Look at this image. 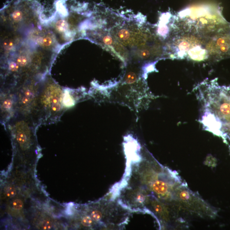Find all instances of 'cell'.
<instances>
[{"mask_svg":"<svg viewBox=\"0 0 230 230\" xmlns=\"http://www.w3.org/2000/svg\"><path fill=\"white\" fill-rule=\"evenodd\" d=\"M140 74V68L132 65L129 66L127 69L123 82L129 84L135 83L139 80Z\"/></svg>","mask_w":230,"mask_h":230,"instance_id":"obj_10","label":"cell"},{"mask_svg":"<svg viewBox=\"0 0 230 230\" xmlns=\"http://www.w3.org/2000/svg\"><path fill=\"white\" fill-rule=\"evenodd\" d=\"M173 197L181 208L201 217H214L216 215V212L211 206L183 184L175 189Z\"/></svg>","mask_w":230,"mask_h":230,"instance_id":"obj_4","label":"cell"},{"mask_svg":"<svg viewBox=\"0 0 230 230\" xmlns=\"http://www.w3.org/2000/svg\"><path fill=\"white\" fill-rule=\"evenodd\" d=\"M42 229L44 230H49L52 227V224L49 220H45L42 224Z\"/></svg>","mask_w":230,"mask_h":230,"instance_id":"obj_21","label":"cell"},{"mask_svg":"<svg viewBox=\"0 0 230 230\" xmlns=\"http://www.w3.org/2000/svg\"><path fill=\"white\" fill-rule=\"evenodd\" d=\"M102 214L100 211L94 210L90 213V217L93 221H100L102 218Z\"/></svg>","mask_w":230,"mask_h":230,"instance_id":"obj_13","label":"cell"},{"mask_svg":"<svg viewBox=\"0 0 230 230\" xmlns=\"http://www.w3.org/2000/svg\"><path fill=\"white\" fill-rule=\"evenodd\" d=\"M17 115V101L15 85L4 86L1 92V122L5 128Z\"/></svg>","mask_w":230,"mask_h":230,"instance_id":"obj_7","label":"cell"},{"mask_svg":"<svg viewBox=\"0 0 230 230\" xmlns=\"http://www.w3.org/2000/svg\"><path fill=\"white\" fill-rule=\"evenodd\" d=\"M12 208L16 210H20L23 208L24 202L21 199H16L14 200L12 203Z\"/></svg>","mask_w":230,"mask_h":230,"instance_id":"obj_15","label":"cell"},{"mask_svg":"<svg viewBox=\"0 0 230 230\" xmlns=\"http://www.w3.org/2000/svg\"><path fill=\"white\" fill-rule=\"evenodd\" d=\"M204 164L209 167H215L217 165V160L212 156H208L207 157Z\"/></svg>","mask_w":230,"mask_h":230,"instance_id":"obj_16","label":"cell"},{"mask_svg":"<svg viewBox=\"0 0 230 230\" xmlns=\"http://www.w3.org/2000/svg\"><path fill=\"white\" fill-rule=\"evenodd\" d=\"M41 85L25 83L15 85L17 101V114L31 118L32 120Z\"/></svg>","mask_w":230,"mask_h":230,"instance_id":"obj_5","label":"cell"},{"mask_svg":"<svg viewBox=\"0 0 230 230\" xmlns=\"http://www.w3.org/2000/svg\"><path fill=\"white\" fill-rule=\"evenodd\" d=\"M17 64L19 67H24L27 64V59L26 57L21 56L19 57L17 60Z\"/></svg>","mask_w":230,"mask_h":230,"instance_id":"obj_18","label":"cell"},{"mask_svg":"<svg viewBox=\"0 0 230 230\" xmlns=\"http://www.w3.org/2000/svg\"><path fill=\"white\" fill-rule=\"evenodd\" d=\"M9 68L10 71L14 72L17 71L19 67L16 62H12L9 63Z\"/></svg>","mask_w":230,"mask_h":230,"instance_id":"obj_23","label":"cell"},{"mask_svg":"<svg viewBox=\"0 0 230 230\" xmlns=\"http://www.w3.org/2000/svg\"><path fill=\"white\" fill-rule=\"evenodd\" d=\"M39 43L43 46H49L52 43V40L49 37H46L44 38L39 39Z\"/></svg>","mask_w":230,"mask_h":230,"instance_id":"obj_17","label":"cell"},{"mask_svg":"<svg viewBox=\"0 0 230 230\" xmlns=\"http://www.w3.org/2000/svg\"><path fill=\"white\" fill-rule=\"evenodd\" d=\"M176 28L175 15L171 13H163L159 18L155 32L160 40L165 42Z\"/></svg>","mask_w":230,"mask_h":230,"instance_id":"obj_8","label":"cell"},{"mask_svg":"<svg viewBox=\"0 0 230 230\" xmlns=\"http://www.w3.org/2000/svg\"><path fill=\"white\" fill-rule=\"evenodd\" d=\"M12 18L15 21H20L23 18V13L21 10H15L12 13Z\"/></svg>","mask_w":230,"mask_h":230,"instance_id":"obj_19","label":"cell"},{"mask_svg":"<svg viewBox=\"0 0 230 230\" xmlns=\"http://www.w3.org/2000/svg\"><path fill=\"white\" fill-rule=\"evenodd\" d=\"M17 191L15 188L12 186L8 187L5 191V195L6 197L9 198H12L16 195Z\"/></svg>","mask_w":230,"mask_h":230,"instance_id":"obj_14","label":"cell"},{"mask_svg":"<svg viewBox=\"0 0 230 230\" xmlns=\"http://www.w3.org/2000/svg\"><path fill=\"white\" fill-rule=\"evenodd\" d=\"M151 205L155 212L162 220L165 222H169L171 219L170 214L166 205L156 199L152 201Z\"/></svg>","mask_w":230,"mask_h":230,"instance_id":"obj_9","label":"cell"},{"mask_svg":"<svg viewBox=\"0 0 230 230\" xmlns=\"http://www.w3.org/2000/svg\"><path fill=\"white\" fill-rule=\"evenodd\" d=\"M164 43V55L171 59L195 62L209 59L204 37L198 34L177 27Z\"/></svg>","mask_w":230,"mask_h":230,"instance_id":"obj_2","label":"cell"},{"mask_svg":"<svg viewBox=\"0 0 230 230\" xmlns=\"http://www.w3.org/2000/svg\"><path fill=\"white\" fill-rule=\"evenodd\" d=\"M13 43L11 40L7 39L5 40L3 44L4 48L7 50L11 49L13 47Z\"/></svg>","mask_w":230,"mask_h":230,"instance_id":"obj_22","label":"cell"},{"mask_svg":"<svg viewBox=\"0 0 230 230\" xmlns=\"http://www.w3.org/2000/svg\"><path fill=\"white\" fill-rule=\"evenodd\" d=\"M64 88L54 82L42 84L32 120L38 127L59 121L66 110L64 102Z\"/></svg>","mask_w":230,"mask_h":230,"instance_id":"obj_3","label":"cell"},{"mask_svg":"<svg viewBox=\"0 0 230 230\" xmlns=\"http://www.w3.org/2000/svg\"><path fill=\"white\" fill-rule=\"evenodd\" d=\"M56 28L58 31L61 32H64L68 29V25L67 22L64 20H59L56 24Z\"/></svg>","mask_w":230,"mask_h":230,"instance_id":"obj_12","label":"cell"},{"mask_svg":"<svg viewBox=\"0 0 230 230\" xmlns=\"http://www.w3.org/2000/svg\"><path fill=\"white\" fill-rule=\"evenodd\" d=\"M108 49H110L112 53L114 54L115 56L118 57L124 63H126L128 59V51L120 43L115 42L112 46L110 47Z\"/></svg>","mask_w":230,"mask_h":230,"instance_id":"obj_11","label":"cell"},{"mask_svg":"<svg viewBox=\"0 0 230 230\" xmlns=\"http://www.w3.org/2000/svg\"><path fill=\"white\" fill-rule=\"evenodd\" d=\"M204 37L209 59L218 60L230 56V26Z\"/></svg>","mask_w":230,"mask_h":230,"instance_id":"obj_6","label":"cell"},{"mask_svg":"<svg viewBox=\"0 0 230 230\" xmlns=\"http://www.w3.org/2000/svg\"><path fill=\"white\" fill-rule=\"evenodd\" d=\"M175 17L177 28L203 36L230 26L218 10L205 6L187 8Z\"/></svg>","mask_w":230,"mask_h":230,"instance_id":"obj_1","label":"cell"},{"mask_svg":"<svg viewBox=\"0 0 230 230\" xmlns=\"http://www.w3.org/2000/svg\"><path fill=\"white\" fill-rule=\"evenodd\" d=\"M93 221V220L90 217L87 216V217H84L82 219V225H84V226L89 227L92 224Z\"/></svg>","mask_w":230,"mask_h":230,"instance_id":"obj_20","label":"cell"}]
</instances>
